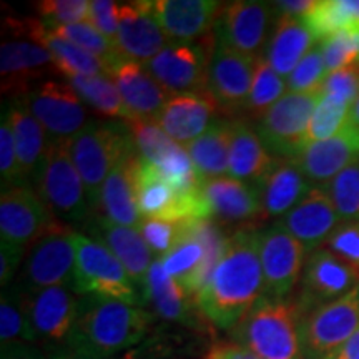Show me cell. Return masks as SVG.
<instances>
[{"label":"cell","instance_id":"6da1fadb","mask_svg":"<svg viewBox=\"0 0 359 359\" xmlns=\"http://www.w3.org/2000/svg\"><path fill=\"white\" fill-rule=\"evenodd\" d=\"M259 230L246 226L228 236L222 259L196 294L201 314L219 330H231L266 296L258 251Z\"/></svg>","mask_w":359,"mask_h":359},{"label":"cell","instance_id":"7a4b0ae2","mask_svg":"<svg viewBox=\"0 0 359 359\" xmlns=\"http://www.w3.org/2000/svg\"><path fill=\"white\" fill-rule=\"evenodd\" d=\"M154 316L147 309L100 296H82L79 320L67 348L114 359L150 333Z\"/></svg>","mask_w":359,"mask_h":359},{"label":"cell","instance_id":"3957f363","mask_svg":"<svg viewBox=\"0 0 359 359\" xmlns=\"http://www.w3.org/2000/svg\"><path fill=\"white\" fill-rule=\"evenodd\" d=\"M302 311L294 299L264 298L233 327V338L259 359H302Z\"/></svg>","mask_w":359,"mask_h":359},{"label":"cell","instance_id":"277c9868","mask_svg":"<svg viewBox=\"0 0 359 359\" xmlns=\"http://www.w3.org/2000/svg\"><path fill=\"white\" fill-rule=\"evenodd\" d=\"M67 145L87 188L90 203L97 212L109 175L125 155L135 150L132 132L125 122H90Z\"/></svg>","mask_w":359,"mask_h":359},{"label":"cell","instance_id":"5b68a950","mask_svg":"<svg viewBox=\"0 0 359 359\" xmlns=\"http://www.w3.org/2000/svg\"><path fill=\"white\" fill-rule=\"evenodd\" d=\"M35 191L62 224L88 223L95 213L67 142H50Z\"/></svg>","mask_w":359,"mask_h":359},{"label":"cell","instance_id":"8992f818","mask_svg":"<svg viewBox=\"0 0 359 359\" xmlns=\"http://www.w3.org/2000/svg\"><path fill=\"white\" fill-rule=\"evenodd\" d=\"M72 288L80 296H100L140 308L145 304L120 259L100 241L83 235H77V266Z\"/></svg>","mask_w":359,"mask_h":359},{"label":"cell","instance_id":"52a82bcc","mask_svg":"<svg viewBox=\"0 0 359 359\" xmlns=\"http://www.w3.org/2000/svg\"><path fill=\"white\" fill-rule=\"evenodd\" d=\"M77 231L60 224L27 250L19 288L24 293L74 285L77 266Z\"/></svg>","mask_w":359,"mask_h":359},{"label":"cell","instance_id":"ba28073f","mask_svg":"<svg viewBox=\"0 0 359 359\" xmlns=\"http://www.w3.org/2000/svg\"><path fill=\"white\" fill-rule=\"evenodd\" d=\"M321 98L318 93L288 92L262 118L257 120V132L269 154L280 160H296L304 150L306 133L313 111Z\"/></svg>","mask_w":359,"mask_h":359},{"label":"cell","instance_id":"9c48e42d","mask_svg":"<svg viewBox=\"0 0 359 359\" xmlns=\"http://www.w3.org/2000/svg\"><path fill=\"white\" fill-rule=\"evenodd\" d=\"M359 330V285L351 293L314 308L302 318L304 359H326Z\"/></svg>","mask_w":359,"mask_h":359},{"label":"cell","instance_id":"30bf717a","mask_svg":"<svg viewBox=\"0 0 359 359\" xmlns=\"http://www.w3.org/2000/svg\"><path fill=\"white\" fill-rule=\"evenodd\" d=\"M24 294L34 344L55 351L64 349L79 320L82 296L70 286H52Z\"/></svg>","mask_w":359,"mask_h":359},{"label":"cell","instance_id":"8fae6325","mask_svg":"<svg viewBox=\"0 0 359 359\" xmlns=\"http://www.w3.org/2000/svg\"><path fill=\"white\" fill-rule=\"evenodd\" d=\"M22 97L50 142H69L90 123L88 110L70 83L48 79Z\"/></svg>","mask_w":359,"mask_h":359},{"label":"cell","instance_id":"7c38bea8","mask_svg":"<svg viewBox=\"0 0 359 359\" xmlns=\"http://www.w3.org/2000/svg\"><path fill=\"white\" fill-rule=\"evenodd\" d=\"M259 262L266 298L288 299L302 280L306 250L280 222L259 231Z\"/></svg>","mask_w":359,"mask_h":359},{"label":"cell","instance_id":"4fadbf2b","mask_svg":"<svg viewBox=\"0 0 359 359\" xmlns=\"http://www.w3.org/2000/svg\"><path fill=\"white\" fill-rule=\"evenodd\" d=\"M275 7L255 0H236L222 7L213 27L215 42L250 58L263 57Z\"/></svg>","mask_w":359,"mask_h":359},{"label":"cell","instance_id":"5bb4252c","mask_svg":"<svg viewBox=\"0 0 359 359\" xmlns=\"http://www.w3.org/2000/svg\"><path fill=\"white\" fill-rule=\"evenodd\" d=\"M60 224L34 188L13 187L2 191L0 238L4 243L29 250L39 238Z\"/></svg>","mask_w":359,"mask_h":359},{"label":"cell","instance_id":"9a60e30c","mask_svg":"<svg viewBox=\"0 0 359 359\" xmlns=\"http://www.w3.org/2000/svg\"><path fill=\"white\" fill-rule=\"evenodd\" d=\"M359 285V271L330 250L318 248L304 262L302 290L296 299L302 318L314 308L343 298Z\"/></svg>","mask_w":359,"mask_h":359},{"label":"cell","instance_id":"2e32d148","mask_svg":"<svg viewBox=\"0 0 359 359\" xmlns=\"http://www.w3.org/2000/svg\"><path fill=\"white\" fill-rule=\"evenodd\" d=\"M210 60L201 43L170 42L145 65L161 88L177 95L208 92Z\"/></svg>","mask_w":359,"mask_h":359},{"label":"cell","instance_id":"e0dca14e","mask_svg":"<svg viewBox=\"0 0 359 359\" xmlns=\"http://www.w3.org/2000/svg\"><path fill=\"white\" fill-rule=\"evenodd\" d=\"M170 43L155 15V2H127L118 6V34L115 45L125 58L147 64Z\"/></svg>","mask_w":359,"mask_h":359},{"label":"cell","instance_id":"ac0fdd59","mask_svg":"<svg viewBox=\"0 0 359 359\" xmlns=\"http://www.w3.org/2000/svg\"><path fill=\"white\" fill-rule=\"evenodd\" d=\"M258 58H250L222 43H213L208 92L218 109L228 114L245 110Z\"/></svg>","mask_w":359,"mask_h":359},{"label":"cell","instance_id":"d6986e66","mask_svg":"<svg viewBox=\"0 0 359 359\" xmlns=\"http://www.w3.org/2000/svg\"><path fill=\"white\" fill-rule=\"evenodd\" d=\"M87 224L90 238L105 245L120 259V263L127 269L128 276L132 278L135 286L140 290L147 303L148 271H150L155 259L151 257L154 251L150 250V246L143 240L138 228H130L114 223L111 219L98 213L93 215Z\"/></svg>","mask_w":359,"mask_h":359},{"label":"cell","instance_id":"ffe728a7","mask_svg":"<svg viewBox=\"0 0 359 359\" xmlns=\"http://www.w3.org/2000/svg\"><path fill=\"white\" fill-rule=\"evenodd\" d=\"M2 93L22 97L35 85L45 82L48 74H58L50 52L32 40H8L0 48Z\"/></svg>","mask_w":359,"mask_h":359},{"label":"cell","instance_id":"44dd1931","mask_svg":"<svg viewBox=\"0 0 359 359\" xmlns=\"http://www.w3.org/2000/svg\"><path fill=\"white\" fill-rule=\"evenodd\" d=\"M294 161L313 187H326L336 175L359 161V132L348 122L334 137L304 147Z\"/></svg>","mask_w":359,"mask_h":359},{"label":"cell","instance_id":"7402d4cb","mask_svg":"<svg viewBox=\"0 0 359 359\" xmlns=\"http://www.w3.org/2000/svg\"><path fill=\"white\" fill-rule=\"evenodd\" d=\"M283 226L306 250L323 248L327 238L339 226L341 218L325 187H313L288 215L280 219Z\"/></svg>","mask_w":359,"mask_h":359},{"label":"cell","instance_id":"603a6c76","mask_svg":"<svg viewBox=\"0 0 359 359\" xmlns=\"http://www.w3.org/2000/svg\"><path fill=\"white\" fill-rule=\"evenodd\" d=\"M201 188L217 224H238V230H241L253 226L258 218L263 219L257 187L226 175L203 180Z\"/></svg>","mask_w":359,"mask_h":359},{"label":"cell","instance_id":"cb8c5ba5","mask_svg":"<svg viewBox=\"0 0 359 359\" xmlns=\"http://www.w3.org/2000/svg\"><path fill=\"white\" fill-rule=\"evenodd\" d=\"M218 110L210 92L177 93L165 103L156 123L178 145L187 147L212 127Z\"/></svg>","mask_w":359,"mask_h":359},{"label":"cell","instance_id":"d4e9b609","mask_svg":"<svg viewBox=\"0 0 359 359\" xmlns=\"http://www.w3.org/2000/svg\"><path fill=\"white\" fill-rule=\"evenodd\" d=\"M110 77L135 120H156L172 97L140 62L125 58L110 70Z\"/></svg>","mask_w":359,"mask_h":359},{"label":"cell","instance_id":"484cf974","mask_svg":"<svg viewBox=\"0 0 359 359\" xmlns=\"http://www.w3.org/2000/svg\"><path fill=\"white\" fill-rule=\"evenodd\" d=\"M222 7L217 0H156L155 15L170 40L191 42L215 27Z\"/></svg>","mask_w":359,"mask_h":359},{"label":"cell","instance_id":"4316f807","mask_svg":"<svg viewBox=\"0 0 359 359\" xmlns=\"http://www.w3.org/2000/svg\"><path fill=\"white\" fill-rule=\"evenodd\" d=\"M313 185L294 160H280L257 185L263 219L283 218L308 195Z\"/></svg>","mask_w":359,"mask_h":359},{"label":"cell","instance_id":"83f0119b","mask_svg":"<svg viewBox=\"0 0 359 359\" xmlns=\"http://www.w3.org/2000/svg\"><path fill=\"white\" fill-rule=\"evenodd\" d=\"M19 30H22L24 37L42 45L45 50L50 52L58 75H64L67 79L77 77V75H109L107 65L100 58L93 57L92 53L82 50L75 43L60 37L48 29L42 20L29 19L22 24L19 22Z\"/></svg>","mask_w":359,"mask_h":359},{"label":"cell","instance_id":"f1b7e54d","mask_svg":"<svg viewBox=\"0 0 359 359\" xmlns=\"http://www.w3.org/2000/svg\"><path fill=\"white\" fill-rule=\"evenodd\" d=\"M8 122H11L13 138H15L17 156L24 173L25 182L35 183L40 168H42L45 156H47L50 138L45 132L39 120L30 114L24 97H15L7 110Z\"/></svg>","mask_w":359,"mask_h":359},{"label":"cell","instance_id":"f546056e","mask_svg":"<svg viewBox=\"0 0 359 359\" xmlns=\"http://www.w3.org/2000/svg\"><path fill=\"white\" fill-rule=\"evenodd\" d=\"M147 291L155 313L163 320L191 327L201 326L203 321L210 323L201 314L195 299L190 298L182 286L167 275L160 258L155 259L148 271Z\"/></svg>","mask_w":359,"mask_h":359},{"label":"cell","instance_id":"4dcf8cb0","mask_svg":"<svg viewBox=\"0 0 359 359\" xmlns=\"http://www.w3.org/2000/svg\"><path fill=\"white\" fill-rule=\"evenodd\" d=\"M276 161L278 158L269 154L253 125L246 120L233 122L228 177L257 187L269 173V170L275 167Z\"/></svg>","mask_w":359,"mask_h":359},{"label":"cell","instance_id":"1f68e13d","mask_svg":"<svg viewBox=\"0 0 359 359\" xmlns=\"http://www.w3.org/2000/svg\"><path fill=\"white\" fill-rule=\"evenodd\" d=\"M137 156L138 154L135 148L120 160V163L107 178L100 193V201H98V208L103 212V217L130 228H138L142 222L133 188V170Z\"/></svg>","mask_w":359,"mask_h":359},{"label":"cell","instance_id":"d6a6232c","mask_svg":"<svg viewBox=\"0 0 359 359\" xmlns=\"http://www.w3.org/2000/svg\"><path fill=\"white\" fill-rule=\"evenodd\" d=\"M314 37L302 19L278 15L266 45V60L283 79H288L296 65L313 48Z\"/></svg>","mask_w":359,"mask_h":359},{"label":"cell","instance_id":"836d02e7","mask_svg":"<svg viewBox=\"0 0 359 359\" xmlns=\"http://www.w3.org/2000/svg\"><path fill=\"white\" fill-rule=\"evenodd\" d=\"M233 122L215 120L206 132L185 147L196 172L203 180L226 177L230 170Z\"/></svg>","mask_w":359,"mask_h":359},{"label":"cell","instance_id":"e575fe53","mask_svg":"<svg viewBox=\"0 0 359 359\" xmlns=\"http://www.w3.org/2000/svg\"><path fill=\"white\" fill-rule=\"evenodd\" d=\"M69 83L80 98L92 109H95L98 114L110 116V118H118L125 123L135 122V116L125 105L110 75H77V77L69 79Z\"/></svg>","mask_w":359,"mask_h":359},{"label":"cell","instance_id":"d590c367","mask_svg":"<svg viewBox=\"0 0 359 359\" xmlns=\"http://www.w3.org/2000/svg\"><path fill=\"white\" fill-rule=\"evenodd\" d=\"M314 40H323L343 30L359 27V0H316L302 17Z\"/></svg>","mask_w":359,"mask_h":359},{"label":"cell","instance_id":"8d00e7d4","mask_svg":"<svg viewBox=\"0 0 359 359\" xmlns=\"http://www.w3.org/2000/svg\"><path fill=\"white\" fill-rule=\"evenodd\" d=\"M0 341L2 348L12 344H34L29 316L25 308V294L17 285L2 290L0 299Z\"/></svg>","mask_w":359,"mask_h":359},{"label":"cell","instance_id":"74e56055","mask_svg":"<svg viewBox=\"0 0 359 359\" xmlns=\"http://www.w3.org/2000/svg\"><path fill=\"white\" fill-rule=\"evenodd\" d=\"M286 93H288V87H286L285 79L273 70L266 58L259 57L257 60V67H255L253 85H251L245 111L251 118H262L266 114V110L271 109Z\"/></svg>","mask_w":359,"mask_h":359},{"label":"cell","instance_id":"f35d334b","mask_svg":"<svg viewBox=\"0 0 359 359\" xmlns=\"http://www.w3.org/2000/svg\"><path fill=\"white\" fill-rule=\"evenodd\" d=\"M325 188L341 222L359 219V161L336 175Z\"/></svg>","mask_w":359,"mask_h":359},{"label":"cell","instance_id":"ab89813d","mask_svg":"<svg viewBox=\"0 0 359 359\" xmlns=\"http://www.w3.org/2000/svg\"><path fill=\"white\" fill-rule=\"evenodd\" d=\"M349 109L351 107L341 105L338 102L330 100L321 95L320 102H318L316 109L313 111L311 122H309L308 133H306V143L323 142L327 138L338 135L344 125L348 123L349 118Z\"/></svg>","mask_w":359,"mask_h":359},{"label":"cell","instance_id":"60d3db41","mask_svg":"<svg viewBox=\"0 0 359 359\" xmlns=\"http://www.w3.org/2000/svg\"><path fill=\"white\" fill-rule=\"evenodd\" d=\"M326 75L325 58L318 45V47H313L291 72L290 77L286 79V87H288V92L294 93H318L321 92Z\"/></svg>","mask_w":359,"mask_h":359},{"label":"cell","instance_id":"b9f144b4","mask_svg":"<svg viewBox=\"0 0 359 359\" xmlns=\"http://www.w3.org/2000/svg\"><path fill=\"white\" fill-rule=\"evenodd\" d=\"M190 222H172L161 218H142L138 231L158 258H163L185 235Z\"/></svg>","mask_w":359,"mask_h":359},{"label":"cell","instance_id":"7bdbcfd3","mask_svg":"<svg viewBox=\"0 0 359 359\" xmlns=\"http://www.w3.org/2000/svg\"><path fill=\"white\" fill-rule=\"evenodd\" d=\"M0 178H2V191L13 187H30L22 173L7 111L2 115V125H0Z\"/></svg>","mask_w":359,"mask_h":359},{"label":"cell","instance_id":"ee69618b","mask_svg":"<svg viewBox=\"0 0 359 359\" xmlns=\"http://www.w3.org/2000/svg\"><path fill=\"white\" fill-rule=\"evenodd\" d=\"M92 2L87 0H42L35 8L45 24H82L90 20Z\"/></svg>","mask_w":359,"mask_h":359},{"label":"cell","instance_id":"f6af8a7d","mask_svg":"<svg viewBox=\"0 0 359 359\" xmlns=\"http://www.w3.org/2000/svg\"><path fill=\"white\" fill-rule=\"evenodd\" d=\"M321 95L341 105L351 107L359 95V65H349L326 75Z\"/></svg>","mask_w":359,"mask_h":359},{"label":"cell","instance_id":"bcb514c9","mask_svg":"<svg viewBox=\"0 0 359 359\" xmlns=\"http://www.w3.org/2000/svg\"><path fill=\"white\" fill-rule=\"evenodd\" d=\"M325 248L359 271V219L341 222L333 235L327 238Z\"/></svg>","mask_w":359,"mask_h":359},{"label":"cell","instance_id":"7dc6e473","mask_svg":"<svg viewBox=\"0 0 359 359\" xmlns=\"http://www.w3.org/2000/svg\"><path fill=\"white\" fill-rule=\"evenodd\" d=\"M118 6L111 0H93L90 7L88 22L111 42H115L118 34Z\"/></svg>","mask_w":359,"mask_h":359},{"label":"cell","instance_id":"c3c4849f","mask_svg":"<svg viewBox=\"0 0 359 359\" xmlns=\"http://www.w3.org/2000/svg\"><path fill=\"white\" fill-rule=\"evenodd\" d=\"M25 248L0 241V283H2V290L12 285V278L15 276L17 268L25 259Z\"/></svg>","mask_w":359,"mask_h":359},{"label":"cell","instance_id":"681fc988","mask_svg":"<svg viewBox=\"0 0 359 359\" xmlns=\"http://www.w3.org/2000/svg\"><path fill=\"white\" fill-rule=\"evenodd\" d=\"M205 359H259L238 343H217L208 349Z\"/></svg>","mask_w":359,"mask_h":359},{"label":"cell","instance_id":"f907efd6","mask_svg":"<svg viewBox=\"0 0 359 359\" xmlns=\"http://www.w3.org/2000/svg\"><path fill=\"white\" fill-rule=\"evenodd\" d=\"M2 359H50V354L34 348V344H12L2 348Z\"/></svg>","mask_w":359,"mask_h":359},{"label":"cell","instance_id":"816d5d0a","mask_svg":"<svg viewBox=\"0 0 359 359\" xmlns=\"http://www.w3.org/2000/svg\"><path fill=\"white\" fill-rule=\"evenodd\" d=\"M316 0H281V2H275L273 7L280 15H290L302 19L303 15L311 11Z\"/></svg>","mask_w":359,"mask_h":359},{"label":"cell","instance_id":"f5cc1de1","mask_svg":"<svg viewBox=\"0 0 359 359\" xmlns=\"http://www.w3.org/2000/svg\"><path fill=\"white\" fill-rule=\"evenodd\" d=\"M326 359H359V330Z\"/></svg>","mask_w":359,"mask_h":359},{"label":"cell","instance_id":"db71d44e","mask_svg":"<svg viewBox=\"0 0 359 359\" xmlns=\"http://www.w3.org/2000/svg\"><path fill=\"white\" fill-rule=\"evenodd\" d=\"M50 359H100V358L65 346L64 349H60V351H55L53 354H50Z\"/></svg>","mask_w":359,"mask_h":359},{"label":"cell","instance_id":"11a10c76","mask_svg":"<svg viewBox=\"0 0 359 359\" xmlns=\"http://www.w3.org/2000/svg\"><path fill=\"white\" fill-rule=\"evenodd\" d=\"M348 122L351 123L353 127L356 128L358 132H359V95L356 97V100L353 102L351 109H349V118H348Z\"/></svg>","mask_w":359,"mask_h":359},{"label":"cell","instance_id":"9f6ffc18","mask_svg":"<svg viewBox=\"0 0 359 359\" xmlns=\"http://www.w3.org/2000/svg\"><path fill=\"white\" fill-rule=\"evenodd\" d=\"M114 359H143V354L140 349H130V351L120 354V356H116Z\"/></svg>","mask_w":359,"mask_h":359}]
</instances>
